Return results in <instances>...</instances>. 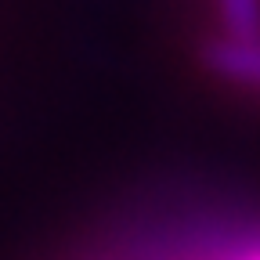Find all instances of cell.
Masks as SVG:
<instances>
[{
  "label": "cell",
  "mask_w": 260,
  "mask_h": 260,
  "mask_svg": "<svg viewBox=\"0 0 260 260\" xmlns=\"http://www.w3.org/2000/svg\"><path fill=\"white\" fill-rule=\"evenodd\" d=\"M203 61L220 80L260 90V37H217L203 47Z\"/></svg>",
  "instance_id": "obj_1"
},
{
  "label": "cell",
  "mask_w": 260,
  "mask_h": 260,
  "mask_svg": "<svg viewBox=\"0 0 260 260\" xmlns=\"http://www.w3.org/2000/svg\"><path fill=\"white\" fill-rule=\"evenodd\" d=\"M228 37H260V0H217Z\"/></svg>",
  "instance_id": "obj_2"
},
{
  "label": "cell",
  "mask_w": 260,
  "mask_h": 260,
  "mask_svg": "<svg viewBox=\"0 0 260 260\" xmlns=\"http://www.w3.org/2000/svg\"><path fill=\"white\" fill-rule=\"evenodd\" d=\"M232 260H260V246H249V249H242V253H235Z\"/></svg>",
  "instance_id": "obj_3"
}]
</instances>
